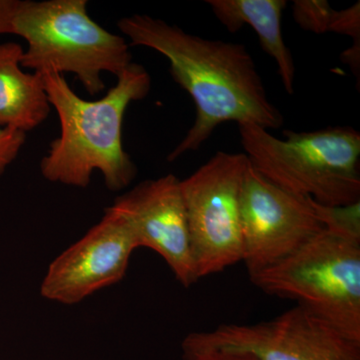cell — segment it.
<instances>
[{"label":"cell","instance_id":"cell-2","mask_svg":"<svg viewBox=\"0 0 360 360\" xmlns=\"http://www.w3.org/2000/svg\"><path fill=\"white\" fill-rule=\"evenodd\" d=\"M51 108L60 122V134L40 161L42 176L54 184L86 188L98 170L110 191L127 188L137 167L123 148L125 111L151 89L148 71L131 63L103 98L86 101L73 91L61 73H39Z\"/></svg>","mask_w":360,"mask_h":360},{"label":"cell","instance_id":"cell-9","mask_svg":"<svg viewBox=\"0 0 360 360\" xmlns=\"http://www.w3.org/2000/svg\"><path fill=\"white\" fill-rule=\"evenodd\" d=\"M139 248L127 220L115 208L49 264L40 285L45 300L73 305L122 281Z\"/></svg>","mask_w":360,"mask_h":360},{"label":"cell","instance_id":"cell-5","mask_svg":"<svg viewBox=\"0 0 360 360\" xmlns=\"http://www.w3.org/2000/svg\"><path fill=\"white\" fill-rule=\"evenodd\" d=\"M238 129L250 165L274 186L328 207L360 202V134L352 127L284 130L283 139L253 123Z\"/></svg>","mask_w":360,"mask_h":360},{"label":"cell","instance_id":"cell-4","mask_svg":"<svg viewBox=\"0 0 360 360\" xmlns=\"http://www.w3.org/2000/svg\"><path fill=\"white\" fill-rule=\"evenodd\" d=\"M86 0H0V35L22 37V68L75 73L90 96L103 91V73L118 77L132 63L129 45L96 23Z\"/></svg>","mask_w":360,"mask_h":360},{"label":"cell","instance_id":"cell-15","mask_svg":"<svg viewBox=\"0 0 360 360\" xmlns=\"http://www.w3.org/2000/svg\"><path fill=\"white\" fill-rule=\"evenodd\" d=\"M25 141V132L0 127V175L18 158Z\"/></svg>","mask_w":360,"mask_h":360},{"label":"cell","instance_id":"cell-12","mask_svg":"<svg viewBox=\"0 0 360 360\" xmlns=\"http://www.w3.org/2000/svg\"><path fill=\"white\" fill-rule=\"evenodd\" d=\"M213 14L229 32L250 25L265 53L274 59L286 94H295V65L281 32L285 0H206Z\"/></svg>","mask_w":360,"mask_h":360},{"label":"cell","instance_id":"cell-7","mask_svg":"<svg viewBox=\"0 0 360 360\" xmlns=\"http://www.w3.org/2000/svg\"><path fill=\"white\" fill-rule=\"evenodd\" d=\"M181 352L182 359L224 354L257 360H360V342L295 305L270 321L188 333Z\"/></svg>","mask_w":360,"mask_h":360},{"label":"cell","instance_id":"cell-6","mask_svg":"<svg viewBox=\"0 0 360 360\" xmlns=\"http://www.w3.org/2000/svg\"><path fill=\"white\" fill-rule=\"evenodd\" d=\"M250 160L219 151L180 180L198 281L243 262L240 198Z\"/></svg>","mask_w":360,"mask_h":360},{"label":"cell","instance_id":"cell-16","mask_svg":"<svg viewBox=\"0 0 360 360\" xmlns=\"http://www.w3.org/2000/svg\"><path fill=\"white\" fill-rule=\"evenodd\" d=\"M182 360H257L248 355L241 354H212L200 355V356L189 357Z\"/></svg>","mask_w":360,"mask_h":360},{"label":"cell","instance_id":"cell-14","mask_svg":"<svg viewBox=\"0 0 360 360\" xmlns=\"http://www.w3.org/2000/svg\"><path fill=\"white\" fill-rule=\"evenodd\" d=\"M328 32L352 37V45L360 46V2L357 1L349 8L343 11H335L329 25Z\"/></svg>","mask_w":360,"mask_h":360},{"label":"cell","instance_id":"cell-8","mask_svg":"<svg viewBox=\"0 0 360 360\" xmlns=\"http://www.w3.org/2000/svg\"><path fill=\"white\" fill-rule=\"evenodd\" d=\"M243 262L248 274L276 264L324 226L319 203L265 179L248 165L240 198Z\"/></svg>","mask_w":360,"mask_h":360},{"label":"cell","instance_id":"cell-1","mask_svg":"<svg viewBox=\"0 0 360 360\" xmlns=\"http://www.w3.org/2000/svg\"><path fill=\"white\" fill-rule=\"evenodd\" d=\"M117 26L132 46L148 47L167 59L172 77L195 105L193 127L168 161L198 150L224 122L253 123L267 130L283 125V116L270 103L245 44L202 39L146 14L123 18Z\"/></svg>","mask_w":360,"mask_h":360},{"label":"cell","instance_id":"cell-3","mask_svg":"<svg viewBox=\"0 0 360 360\" xmlns=\"http://www.w3.org/2000/svg\"><path fill=\"white\" fill-rule=\"evenodd\" d=\"M319 208L321 231L250 278L266 295L293 300L360 342V202Z\"/></svg>","mask_w":360,"mask_h":360},{"label":"cell","instance_id":"cell-13","mask_svg":"<svg viewBox=\"0 0 360 360\" xmlns=\"http://www.w3.org/2000/svg\"><path fill=\"white\" fill-rule=\"evenodd\" d=\"M335 11L326 0H295L292 4L295 22L302 30L317 34L328 32Z\"/></svg>","mask_w":360,"mask_h":360},{"label":"cell","instance_id":"cell-10","mask_svg":"<svg viewBox=\"0 0 360 360\" xmlns=\"http://www.w3.org/2000/svg\"><path fill=\"white\" fill-rule=\"evenodd\" d=\"M111 207L127 220L139 248L160 255L184 288L198 283L186 206L175 175L144 180L115 198Z\"/></svg>","mask_w":360,"mask_h":360},{"label":"cell","instance_id":"cell-11","mask_svg":"<svg viewBox=\"0 0 360 360\" xmlns=\"http://www.w3.org/2000/svg\"><path fill=\"white\" fill-rule=\"evenodd\" d=\"M23 52L18 42L0 44V127L27 134L46 120L51 106L41 75L23 71Z\"/></svg>","mask_w":360,"mask_h":360}]
</instances>
